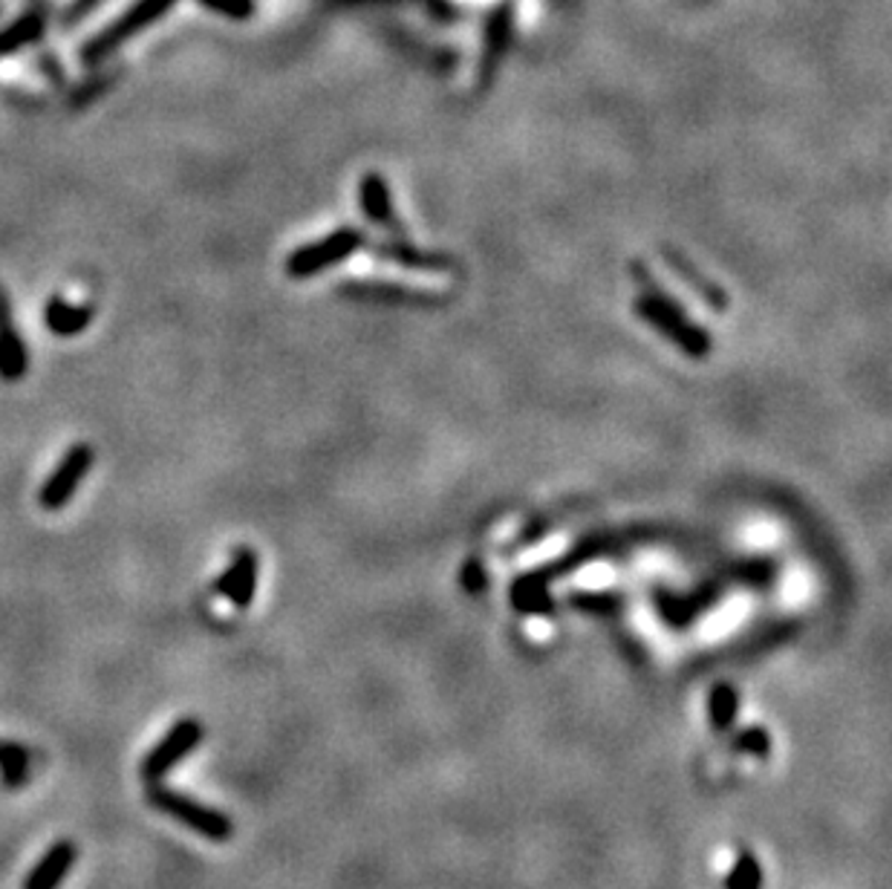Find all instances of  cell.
I'll list each match as a JSON object with an SVG mask.
<instances>
[{"label":"cell","mask_w":892,"mask_h":889,"mask_svg":"<svg viewBox=\"0 0 892 889\" xmlns=\"http://www.w3.org/2000/svg\"><path fill=\"white\" fill-rule=\"evenodd\" d=\"M148 800L159 809V812L179 820V823L188 825L192 832L203 834L206 840H214V843H226V840H232L234 823L228 820V814L220 812V809H212V805L199 803V800L188 798V794H179V791L170 789V785H154V783H150L148 789Z\"/></svg>","instance_id":"6da1fadb"},{"label":"cell","mask_w":892,"mask_h":889,"mask_svg":"<svg viewBox=\"0 0 892 889\" xmlns=\"http://www.w3.org/2000/svg\"><path fill=\"white\" fill-rule=\"evenodd\" d=\"M177 0H136L134 7L125 9V12L116 18L110 27H105L99 36H92L90 41L81 47L78 58L85 63H99L105 61L107 56H114L119 50L121 43H128L130 38H136L143 29H148L150 23H156L163 14H168V9L174 7Z\"/></svg>","instance_id":"7a4b0ae2"},{"label":"cell","mask_w":892,"mask_h":889,"mask_svg":"<svg viewBox=\"0 0 892 889\" xmlns=\"http://www.w3.org/2000/svg\"><path fill=\"white\" fill-rule=\"evenodd\" d=\"M92 462H96V451H92L90 442L70 444L65 457L58 459V466L52 468L50 477L43 480L41 491H38L41 508L61 511L76 497L78 486L87 480V473L92 471Z\"/></svg>","instance_id":"3957f363"},{"label":"cell","mask_w":892,"mask_h":889,"mask_svg":"<svg viewBox=\"0 0 892 889\" xmlns=\"http://www.w3.org/2000/svg\"><path fill=\"white\" fill-rule=\"evenodd\" d=\"M203 736H206V727H203V722L199 720H194V716H185V720H179L177 725H170L168 734L156 742L154 749L148 751V756L143 760L145 780H148V783H156L159 776L168 774L174 765H179L185 756L197 749L199 742H203Z\"/></svg>","instance_id":"277c9868"},{"label":"cell","mask_w":892,"mask_h":889,"mask_svg":"<svg viewBox=\"0 0 892 889\" xmlns=\"http://www.w3.org/2000/svg\"><path fill=\"white\" fill-rule=\"evenodd\" d=\"M29 373V353L21 332L14 326L12 306L7 295L0 292V379L14 384Z\"/></svg>","instance_id":"5b68a950"},{"label":"cell","mask_w":892,"mask_h":889,"mask_svg":"<svg viewBox=\"0 0 892 889\" xmlns=\"http://www.w3.org/2000/svg\"><path fill=\"white\" fill-rule=\"evenodd\" d=\"M257 589V555L252 549H237L232 566L217 578V593L226 595L237 609H248Z\"/></svg>","instance_id":"8992f818"},{"label":"cell","mask_w":892,"mask_h":889,"mask_svg":"<svg viewBox=\"0 0 892 889\" xmlns=\"http://www.w3.org/2000/svg\"><path fill=\"white\" fill-rule=\"evenodd\" d=\"M76 858H78L76 843H72V840H58V843H52V847L43 852L41 861L32 867V872H29L27 881H23V889H58L65 883L67 872L72 869Z\"/></svg>","instance_id":"52a82bcc"},{"label":"cell","mask_w":892,"mask_h":889,"mask_svg":"<svg viewBox=\"0 0 892 889\" xmlns=\"http://www.w3.org/2000/svg\"><path fill=\"white\" fill-rule=\"evenodd\" d=\"M96 318V306L92 304H72L65 295H52L43 306V324L52 335L58 339H76Z\"/></svg>","instance_id":"ba28073f"},{"label":"cell","mask_w":892,"mask_h":889,"mask_svg":"<svg viewBox=\"0 0 892 889\" xmlns=\"http://www.w3.org/2000/svg\"><path fill=\"white\" fill-rule=\"evenodd\" d=\"M47 32V18L41 12H27L9 27L0 29V58H9L14 52L27 50L32 43H38Z\"/></svg>","instance_id":"9c48e42d"},{"label":"cell","mask_w":892,"mask_h":889,"mask_svg":"<svg viewBox=\"0 0 892 889\" xmlns=\"http://www.w3.org/2000/svg\"><path fill=\"white\" fill-rule=\"evenodd\" d=\"M36 751L14 740H0V780L7 789H21L32 774Z\"/></svg>","instance_id":"30bf717a"},{"label":"cell","mask_w":892,"mask_h":889,"mask_svg":"<svg viewBox=\"0 0 892 889\" xmlns=\"http://www.w3.org/2000/svg\"><path fill=\"white\" fill-rule=\"evenodd\" d=\"M737 711H739V698L734 687L716 685L714 691H710L708 713L716 731H731L734 722H737Z\"/></svg>","instance_id":"8fae6325"},{"label":"cell","mask_w":892,"mask_h":889,"mask_svg":"<svg viewBox=\"0 0 892 889\" xmlns=\"http://www.w3.org/2000/svg\"><path fill=\"white\" fill-rule=\"evenodd\" d=\"M725 889H763V869L754 854H739L734 869L725 878Z\"/></svg>","instance_id":"7c38bea8"},{"label":"cell","mask_w":892,"mask_h":889,"mask_svg":"<svg viewBox=\"0 0 892 889\" xmlns=\"http://www.w3.org/2000/svg\"><path fill=\"white\" fill-rule=\"evenodd\" d=\"M737 751H743V754H751V756H768V751H772V736H768V731L765 727H745L743 734L737 736Z\"/></svg>","instance_id":"4fadbf2b"},{"label":"cell","mask_w":892,"mask_h":889,"mask_svg":"<svg viewBox=\"0 0 892 889\" xmlns=\"http://www.w3.org/2000/svg\"><path fill=\"white\" fill-rule=\"evenodd\" d=\"M199 3L212 9V12L234 18V21H243V18L255 12V0H199Z\"/></svg>","instance_id":"5bb4252c"}]
</instances>
